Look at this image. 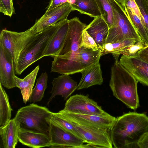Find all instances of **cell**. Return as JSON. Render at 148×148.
I'll list each match as a JSON object with an SVG mask.
<instances>
[{
    "instance_id": "obj_1",
    "label": "cell",
    "mask_w": 148,
    "mask_h": 148,
    "mask_svg": "<svg viewBox=\"0 0 148 148\" xmlns=\"http://www.w3.org/2000/svg\"><path fill=\"white\" fill-rule=\"evenodd\" d=\"M68 24L64 44L57 55L53 57L51 72L69 75L81 72L77 55L81 47L83 32L86 25L77 17L68 20Z\"/></svg>"
},
{
    "instance_id": "obj_2",
    "label": "cell",
    "mask_w": 148,
    "mask_h": 148,
    "mask_svg": "<svg viewBox=\"0 0 148 148\" xmlns=\"http://www.w3.org/2000/svg\"><path fill=\"white\" fill-rule=\"evenodd\" d=\"M147 132V115L129 112L116 118L109 133L113 148H127L138 147V142Z\"/></svg>"
},
{
    "instance_id": "obj_3",
    "label": "cell",
    "mask_w": 148,
    "mask_h": 148,
    "mask_svg": "<svg viewBox=\"0 0 148 148\" xmlns=\"http://www.w3.org/2000/svg\"><path fill=\"white\" fill-rule=\"evenodd\" d=\"M138 82L119 61H115L111 68L110 87L114 96L134 110L140 106Z\"/></svg>"
},
{
    "instance_id": "obj_4",
    "label": "cell",
    "mask_w": 148,
    "mask_h": 148,
    "mask_svg": "<svg viewBox=\"0 0 148 148\" xmlns=\"http://www.w3.org/2000/svg\"><path fill=\"white\" fill-rule=\"evenodd\" d=\"M53 113L46 107L32 103L18 110L13 119L18 130L43 134L49 136Z\"/></svg>"
},
{
    "instance_id": "obj_5",
    "label": "cell",
    "mask_w": 148,
    "mask_h": 148,
    "mask_svg": "<svg viewBox=\"0 0 148 148\" xmlns=\"http://www.w3.org/2000/svg\"><path fill=\"white\" fill-rule=\"evenodd\" d=\"M62 21L37 34L31 42L21 51L15 69L16 74L20 75L28 67L43 57L49 40Z\"/></svg>"
},
{
    "instance_id": "obj_6",
    "label": "cell",
    "mask_w": 148,
    "mask_h": 148,
    "mask_svg": "<svg viewBox=\"0 0 148 148\" xmlns=\"http://www.w3.org/2000/svg\"><path fill=\"white\" fill-rule=\"evenodd\" d=\"M109 1L113 12L114 25L109 29L106 44L119 42L130 39H134L137 42L142 41L124 7L115 0Z\"/></svg>"
},
{
    "instance_id": "obj_7",
    "label": "cell",
    "mask_w": 148,
    "mask_h": 148,
    "mask_svg": "<svg viewBox=\"0 0 148 148\" xmlns=\"http://www.w3.org/2000/svg\"><path fill=\"white\" fill-rule=\"evenodd\" d=\"M37 34L33 26L22 32L12 31L5 29L1 30L0 35V43L8 50L12 56L15 69L21 51L31 42Z\"/></svg>"
},
{
    "instance_id": "obj_8",
    "label": "cell",
    "mask_w": 148,
    "mask_h": 148,
    "mask_svg": "<svg viewBox=\"0 0 148 148\" xmlns=\"http://www.w3.org/2000/svg\"><path fill=\"white\" fill-rule=\"evenodd\" d=\"M69 121L82 137L84 143L92 145L95 148H113L108 129L83 125Z\"/></svg>"
},
{
    "instance_id": "obj_9",
    "label": "cell",
    "mask_w": 148,
    "mask_h": 148,
    "mask_svg": "<svg viewBox=\"0 0 148 148\" xmlns=\"http://www.w3.org/2000/svg\"><path fill=\"white\" fill-rule=\"evenodd\" d=\"M59 113L67 120L81 125L108 129H111L116 118L110 114L106 115L82 114L60 111Z\"/></svg>"
},
{
    "instance_id": "obj_10",
    "label": "cell",
    "mask_w": 148,
    "mask_h": 148,
    "mask_svg": "<svg viewBox=\"0 0 148 148\" xmlns=\"http://www.w3.org/2000/svg\"><path fill=\"white\" fill-rule=\"evenodd\" d=\"M63 110L82 114L106 115L109 114L97 103L90 99L88 95L76 94L66 101Z\"/></svg>"
},
{
    "instance_id": "obj_11",
    "label": "cell",
    "mask_w": 148,
    "mask_h": 148,
    "mask_svg": "<svg viewBox=\"0 0 148 148\" xmlns=\"http://www.w3.org/2000/svg\"><path fill=\"white\" fill-rule=\"evenodd\" d=\"M49 136L52 148H83L84 142L50 120Z\"/></svg>"
},
{
    "instance_id": "obj_12",
    "label": "cell",
    "mask_w": 148,
    "mask_h": 148,
    "mask_svg": "<svg viewBox=\"0 0 148 148\" xmlns=\"http://www.w3.org/2000/svg\"><path fill=\"white\" fill-rule=\"evenodd\" d=\"M119 62L138 82L148 86V62L136 54L130 56L122 55Z\"/></svg>"
},
{
    "instance_id": "obj_13",
    "label": "cell",
    "mask_w": 148,
    "mask_h": 148,
    "mask_svg": "<svg viewBox=\"0 0 148 148\" xmlns=\"http://www.w3.org/2000/svg\"><path fill=\"white\" fill-rule=\"evenodd\" d=\"M73 11L71 4L68 2L65 3L48 12H45L33 26L36 33H39L47 27L66 19Z\"/></svg>"
},
{
    "instance_id": "obj_14",
    "label": "cell",
    "mask_w": 148,
    "mask_h": 148,
    "mask_svg": "<svg viewBox=\"0 0 148 148\" xmlns=\"http://www.w3.org/2000/svg\"><path fill=\"white\" fill-rule=\"evenodd\" d=\"M13 60L10 53L0 43V83L10 89L16 87Z\"/></svg>"
},
{
    "instance_id": "obj_15",
    "label": "cell",
    "mask_w": 148,
    "mask_h": 148,
    "mask_svg": "<svg viewBox=\"0 0 148 148\" xmlns=\"http://www.w3.org/2000/svg\"><path fill=\"white\" fill-rule=\"evenodd\" d=\"M52 87L50 93L51 95L47 103L49 105L53 98L61 95L66 100L77 89V82L72 79L69 75L62 74L53 79Z\"/></svg>"
},
{
    "instance_id": "obj_16",
    "label": "cell",
    "mask_w": 148,
    "mask_h": 148,
    "mask_svg": "<svg viewBox=\"0 0 148 148\" xmlns=\"http://www.w3.org/2000/svg\"><path fill=\"white\" fill-rule=\"evenodd\" d=\"M84 29L94 39L99 49L102 51L106 44L109 31L108 26L102 17L94 18Z\"/></svg>"
},
{
    "instance_id": "obj_17",
    "label": "cell",
    "mask_w": 148,
    "mask_h": 148,
    "mask_svg": "<svg viewBox=\"0 0 148 148\" xmlns=\"http://www.w3.org/2000/svg\"><path fill=\"white\" fill-rule=\"evenodd\" d=\"M68 20L62 22L49 40L43 55V57L50 56L53 57L58 54L66 38L68 30Z\"/></svg>"
},
{
    "instance_id": "obj_18",
    "label": "cell",
    "mask_w": 148,
    "mask_h": 148,
    "mask_svg": "<svg viewBox=\"0 0 148 148\" xmlns=\"http://www.w3.org/2000/svg\"><path fill=\"white\" fill-rule=\"evenodd\" d=\"M18 137L20 142L29 147L38 148L51 146L49 136L44 134L18 130Z\"/></svg>"
},
{
    "instance_id": "obj_19",
    "label": "cell",
    "mask_w": 148,
    "mask_h": 148,
    "mask_svg": "<svg viewBox=\"0 0 148 148\" xmlns=\"http://www.w3.org/2000/svg\"><path fill=\"white\" fill-rule=\"evenodd\" d=\"M82 77L77 89H85L95 85H101L103 82L100 64H96L81 72Z\"/></svg>"
},
{
    "instance_id": "obj_20",
    "label": "cell",
    "mask_w": 148,
    "mask_h": 148,
    "mask_svg": "<svg viewBox=\"0 0 148 148\" xmlns=\"http://www.w3.org/2000/svg\"><path fill=\"white\" fill-rule=\"evenodd\" d=\"M39 69V66L38 65L23 79L18 77L16 75L14 76L16 87L20 89L23 102L25 103L29 100Z\"/></svg>"
},
{
    "instance_id": "obj_21",
    "label": "cell",
    "mask_w": 148,
    "mask_h": 148,
    "mask_svg": "<svg viewBox=\"0 0 148 148\" xmlns=\"http://www.w3.org/2000/svg\"><path fill=\"white\" fill-rule=\"evenodd\" d=\"M18 129L13 119L5 125L0 127V135L3 147L14 148L18 141Z\"/></svg>"
},
{
    "instance_id": "obj_22",
    "label": "cell",
    "mask_w": 148,
    "mask_h": 148,
    "mask_svg": "<svg viewBox=\"0 0 148 148\" xmlns=\"http://www.w3.org/2000/svg\"><path fill=\"white\" fill-rule=\"evenodd\" d=\"M101 56V51L100 49L94 51L91 49L81 47L77 55L78 62L81 72L99 63Z\"/></svg>"
},
{
    "instance_id": "obj_23",
    "label": "cell",
    "mask_w": 148,
    "mask_h": 148,
    "mask_svg": "<svg viewBox=\"0 0 148 148\" xmlns=\"http://www.w3.org/2000/svg\"><path fill=\"white\" fill-rule=\"evenodd\" d=\"M71 5L73 11H77L91 17L101 16L95 0H75Z\"/></svg>"
},
{
    "instance_id": "obj_24",
    "label": "cell",
    "mask_w": 148,
    "mask_h": 148,
    "mask_svg": "<svg viewBox=\"0 0 148 148\" xmlns=\"http://www.w3.org/2000/svg\"><path fill=\"white\" fill-rule=\"evenodd\" d=\"M11 108L8 97L0 83V125H4L10 120Z\"/></svg>"
},
{
    "instance_id": "obj_25",
    "label": "cell",
    "mask_w": 148,
    "mask_h": 148,
    "mask_svg": "<svg viewBox=\"0 0 148 148\" xmlns=\"http://www.w3.org/2000/svg\"><path fill=\"white\" fill-rule=\"evenodd\" d=\"M48 78V75L45 72L42 73L38 78L29 99L31 103H35L42 100L47 87Z\"/></svg>"
},
{
    "instance_id": "obj_26",
    "label": "cell",
    "mask_w": 148,
    "mask_h": 148,
    "mask_svg": "<svg viewBox=\"0 0 148 148\" xmlns=\"http://www.w3.org/2000/svg\"><path fill=\"white\" fill-rule=\"evenodd\" d=\"M124 8L142 40L148 45V35L141 19L130 9L124 5Z\"/></svg>"
},
{
    "instance_id": "obj_27",
    "label": "cell",
    "mask_w": 148,
    "mask_h": 148,
    "mask_svg": "<svg viewBox=\"0 0 148 148\" xmlns=\"http://www.w3.org/2000/svg\"><path fill=\"white\" fill-rule=\"evenodd\" d=\"M50 120L65 131L82 140L84 142L82 137L72 123L63 117L59 112L53 113Z\"/></svg>"
},
{
    "instance_id": "obj_28",
    "label": "cell",
    "mask_w": 148,
    "mask_h": 148,
    "mask_svg": "<svg viewBox=\"0 0 148 148\" xmlns=\"http://www.w3.org/2000/svg\"><path fill=\"white\" fill-rule=\"evenodd\" d=\"M101 16L107 24L109 29L114 25V15L109 0H95Z\"/></svg>"
},
{
    "instance_id": "obj_29",
    "label": "cell",
    "mask_w": 148,
    "mask_h": 148,
    "mask_svg": "<svg viewBox=\"0 0 148 148\" xmlns=\"http://www.w3.org/2000/svg\"><path fill=\"white\" fill-rule=\"evenodd\" d=\"M137 42L134 39H128L122 42L106 44L101 51V56L109 53L114 54L125 47L135 44Z\"/></svg>"
},
{
    "instance_id": "obj_30",
    "label": "cell",
    "mask_w": 148,
    "mask_h": 148,
    "mask_svg": "<svg viewBox=\"0 0 148 148\" xmlns=\"http://www.w3.org/2000/svg\"><path fill=\"white\" fill-rule=\"evenodd\" d=\"M147 46L148 45L142 41L137 42L134 44L125 47L121 50L113 54L112 55L115 59V61H119V57L120 55L127 56L134 55Z\"/></svg>"
},
{
    "instance_id": "obj_31",
    "label": "cell",
    "mask_w": 148,
    "mask_h": 148,
    "mask_svg": "<svg viewBox=\"0 0 148 148\" xmlns=\"http://www.w3.org/2000/svg\"><path fill=\"white\" fill-rule=\"evenodd\" d=\"M139 9L141 21L148 35V5L146 0H135Z\"/></svg>"
},
{
    "instance_id": "obj_32",
    "label": "cell",
    "mask_w": 148,
    "mask_h": 148,
    "mask_svg": "<svg viewBox=\"0 0 148 148\" xmlns=\"http://www.w3.org/2000/svg\"><path fill=\"white\" fill-rule=\"evenodd\" d=\"M81 47L91 49L94 51L99 49L95 40L84 29L82 34Z\"/></svg>"
},
{
    "instance_id": "obj_33",
    "label": "cell",
    "mask_w": 148,
    "mask_h": 148,
    "mask_svg": "<svg viewBox=\"0 0 148 148\" xmlns=\"http://www.w3.org/2000/svg\"><path fill=\"white\" fill-rule=\"evenodd\" d=\"M12 0H0V12L11 17L14 13Z\"/></svg>"
},
{
    "instance_id": "obj_34",
    "label": "cell",
    "mask_w": 148,
    "mask_h": 148,
    "mask_svg": "<svg viewBox=\"0 0 148 148\" xmlns=\"http://www.w3.org/2000/svg\"><path fill=\"white\" fill-rule=\"evenodd\" d=\"M124 5L131 10L141 19L142 16L140 10L135 0H124Z\"/></svg>"
},
{
    "instance_id": "obj_35",
    "label": "cell",
    "mask_w": 148,
    "mask_h": 148,
    "mask_svg": "<svg viewBox=\"0 0 148 148\" xmlns=\"http://www.w3.org/2000/svg\"><path fill=\"white\" fill-rule=\"evenodd\" d=\"M66 2H67V0H51L46 12H48Z\"/></svg>"
},
{
    "instance_id": "obj_36",
    "label": "cell",
    "mask_w": 148,
    "mask_h": 148,
    "mask_svg": "<svg viewBox=\"0 0 148 148\" xmlns=\"http://www.w3.org/2000/svg\"><path fill=\"white\" fill-rule=\"evenodd\" d=\"M139 148H148V132L142 137L138 143Z\"/></svg>"
},
{
    "instance_id": "obj_37",
    "label": "cell",
    "mask_w": 148,
    "mask_h": 148,
    "mask_svg": "<svg viewBox=\"0 0 148 148\" xmlns=\"http://www.w3.org/2000/svg\"><path fill=\"white\" fill-rule=\"evenodd\" d=\"M136 54L142 60L148 63V45L139 51Z\"/></svg>"
},
{
    "instance_id": "obj_38",
    "label": "cell",
    "mask_w": 148,
    "mask_h": 148,
    "mask_svg": "<svg viewBox=\"0 0 148 148\" xmlns=\"http://www.w3.org/2000/svg\"><path fill=\"white\" fill-rule=\"evenodd\" d=\"M121 5L123 7L124 5V0H115Z\"/></svg>"
},
{
    "instance_id": "obj_39",
    "label": "cell",
    "mask_w": 148,
    "mask_h": 148,
    "mask_svg": "<svg viewBox=\"0 0 148 148\" xmlns=\"http://www.w3.org/2000/svg\"><path fill=\"white\" fill-rule=\"evenodd\" d=\"M67 1L68 2H69L72 4L75 2V0H67Z\"/></svg>"
},
{
    "instance_id": "obj_40",
    "label": "cell",
    "mask_w": 148,
    "mask_h": 148,
    "mask_svg": "<svg viewBox=\"0 0 148 148\" xmlns=\"http://www.w3.org/2000/svg\"><path fill=\"white\" fill-rule=\"evenodd\" d=\"M146 1H147V5H148V0H146Z\"/></svg>"
}]
</instances>
